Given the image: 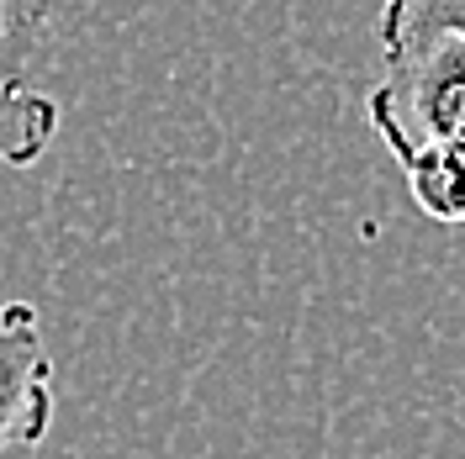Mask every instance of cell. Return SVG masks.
Here are the masks:
<instances>
[{"label": "cell", "mask_w": 465, "mask_h": 459, "mask_svg": "<svg viewBox=\"0 0 465 459\" xmlns=\"http://www.w3.org/2000/svg\"><path fill=\"white\" fill-rule=\"evenodd\" d=\"M381 22L391 27H434V32H460L465 37V0H386Z\"/></svg>", "instance_id": "cell-5"}, {"label": "cell", "mask_w": 465, "mask_h": 459, "mask_svg": "<svg viewBox=\"0 0 465 459\" xmlns=\"http://www.w3.org/2000/svg\"><path fill=\"white\" fill-rule=\"evenodd\" d=\"M54 359L43 344L37 307H0V459L11 449H37L54 428Z\"/></svg>", "instance_id": "cell-3"}, {"label": "cell", "mask_w": 465, "mask_h": 459, "mask_svg": "<svg viewBox=\"0 0 465 459\" xmlns=\"http://www.w3.org/2000/svg\"><path fill=\"white\" fill-rule=\"evenodd\" d=\"M402 180H407L412 206H418L429 222L465 228V153H450V148L418 153V159L402 164Z\"/></svg>", "instance_id": "cell-4"}, {"label": "cell", "mask_w": 465, "mask_h": 459, "mask_svg": "<svg viewBox=\"0 0 465 459\" xmlns=\"http://www.w3.org/2000/svg\"><path fill=\"white\" fill-rule=\"evenodd\" d=\"M381 37V85L365 95V122L381 148L407 164L418 153H465V37L434 27H391Z\"/></svg>", "instance_id": "cell-1"}, {"label": "cell", "mask_w": 465, "mask_h": 459, "mask_svg": "<svg viewBox=\"0 0 465 459\" xmlns=\"http://www.w3.org/2000/svg\"><path fill=\"white\" fill-rule=\"evenodd\" d=\"M48 0H0V164L27 170L58 138V101L32 85Z\"/></svg>", "instance_id": "cell-2"}]
</instances>
